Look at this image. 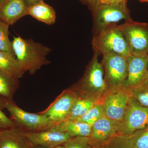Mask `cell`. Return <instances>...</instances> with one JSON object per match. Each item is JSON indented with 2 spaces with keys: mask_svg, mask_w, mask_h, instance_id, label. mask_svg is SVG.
I'll return each mask as SVG.
<instances>
[{
  "mask_svg": "<svg viewBox=\"0 0 148 148\" xmlns=\"http://www.w3.org/2000/svg\"><path fill=\"white\" fill-rule=\"evenodd\" d=\"M24 132L32 147L39 146L53 148L62 145L72 138L65 132L51 129L38 132Z\"/></svg>",
  "mask_w": 148,
  "mask_h": 148,
  "instance_id": "cell-12",
  "label": "cell"
},
{
  "mask_svg": "<svg viewBox=\"0 0 148 148\" xmlns=\"http://www.w3.org/2000/svg\"><path fill=\"white\" fill-rule=\"evenodd\" d=\"M142 3L147 2L148 0H139Z\"/></svg>",
  "mask_w": 148,
  "mask_h": 148,
  "instance_id": "cell-32",
  "label": "cell"
},
{
  "mask_svg": "<svg viewBox=\"0 0 148 148\" xmlns=\"http://www.w3.org/2000/svg\"><path fill=\"white\" fill-rule=\"evenodd\" d=\"M65 148H93L94 144L89 137H75L63 144Z\"/></svg>",
  "mask_w": 148,
  "mask_h": 148,
  "instance_id": "cell-26",
  "label": "cell"
},
{
  "mask_svg": "<svg viewBox=\"0 0 148 148\" xmlns=\"http://www.w3.org/2000/svg\"><path fill=\"white\" fill-rule=\"evenodd\" d=\"M148 54L127 57V77L123 88L129 90L148 81Z\"/></svg>",
  "mask_w": 148,
  "mask_h": 148,
  "instance_id": "cell-11",
  "label": "cell"
},
{
  "mask_svg": "<svg viewBox=\"0 0 148 148\" xmlns=\"http://www.w3.org/2000/svg\"><path fill=\"white\" fill-rule=\"evenodd\" d=\"M93 148H133L130 135H117L94 144Z\"/></svg>",
  "mask_w": 148,
  "mask_h": 148,
  "instance_id": "cell-20",
  "label": "cell"
},
{
  "mask_svg": "<svg viewBox=\"0 0 148 148\" xmlns=\"http://www.w3.org/2000/svg\"><path fill=\"white\" fill-rule=\"evenodd\" d=\"M4 1V0H0V3Z\"/></svg>",
  "mask_w": 148,
  "mask_h": 148,
  "instance_id": "cell-34",
  "label": "cell"
},
{
  "mask_svg": "<svg viewBox=\"0 0 148 148\" xmlns=\"http://www.w3.org/2000/svg\"><path fill=\"white\" fill-rule=\"evenodd\" d=\"M98 103L92 100L78 98L72 107L66 120H76L84 115L91 108Z\"/></svg>",
  "mask_w": 148,
  "mask_h": 148,
  "instance_id": "cell-21",
  "label": "cell"
},
{
  "mask_svg": "<svg viewBox=\"0 0 148 148\" xmlns=\"http://www.w3.org/2000/svg\"><path fill=\"white\" fill-rule=\"evenodd\" d=\"M12 44L15 58L25 73L34 75L43 66L50 63L47 58L51 51L48 47L20 36L14 37Z\"/></svg>",
  "mask_w": 148,
  "mask_h": 148,
  "instance_id": "cell-2",
  "label": "cell"
},
{
  "mask_svg": "<svg viewBox=\"0 0 148 148\" xmlns=\"http://www.w3.org/2000/svg\"><path fill=\"white\" fill-rule=\"evenodd\" d=\"M42 0H24V2L28 7L36 3L39 2Z\"/></svg>",
  "mask_w": 148,
  "mask_h": 148,
  "instance_id": "cell-28",
  "label": "cell"
},
{
  "mask_svg": "<svg viewBox=\"0 0 148 148\" xmlns=\"http://www.w3.org/2000/svg\"><path fill=\"white\" fill-rule=\"evenodd\" d=\"M128 91L131 97L142 106L148 108V81Z\"/></svg>",
  "mask_w": 148,
  "mask_h": 148,
  "instance_id": "cell-23",
  "label": "cell"
},
{
  "mask_svg": "<svg viewBox=\"0 0 148 148\" xmlns=\"http://www.w3.org/2000/svg\"><path fill=\"white\" fill-rule=\"evenodd\" d=\"M132 55L148 54V23L132 19L119 25Z\"/></svg>",
  "mask_w": 148,
  "mask_h": 148,
  "instance_id": "cell-7",
  "label": "cell"
},
{
  "mask_svg": "<svg viewBox=\"0 0 148 148\" xmlns=\"http://www.w3.org/2000/svg\"><path fill=\"white\" fill-rule=\"evenodd\" d=\"M6 109L11 119L24 131L38 132L50 130L54 124L45 115L30 113L16 106L12 100L0 97V108Z\"/></svg>",
  "mask_w": 148,
  "mask_h": 148,
  "instance_id": "cell-4",
  "label": "cell"
},
{
  "mask_svg": "<svg viewBox=\"0 0 148 148\" xmlns=\"http://www.w3.org/2000/svg\"><path fill=\"white\" fill-rule=\"evenodd\" d=\"M27 9L24 0H4L0 3V20L13 25L27 15Z\"/></svg>",
  "mask_w": 148,
  "mask_h": 148,
  "instance_id": "cell-13",
  "label": "cell"
},
{
  "mask_svg": "<svg viewBox=\"0 0 148 148\" xmlns=\"http://www.w3.org/2000/svg\"><path fill=\"white\" fill-rule=\"evenodd\" d=\"M19 85L18 79L12 77L0 70V97L12 100Z\"/></svg>",
  "mask_w": 148,
  "mask_h": 148,
  "instance_id": "cell-19",
  "label": "cell"
},
{
  "mask_svg": "<svg viewBox=\"0 0 148 148\" xmlns=\"http://www.w3.org/2000/svg\"><path fill=\"white\" fill-rule=\"evenodd\" d=\"M53 148H65V147H64V146L63 145H62L57 146V147Z\"/></svg>",
  "mask_w": 148,
  "mask_h": 148,
  "instance_id": "cell-31",
  "label": "cell"
},
{
  "mask_svg": "<svg viewBox=\"0 0 148 148\" xmlns=\"http://www.w3.org/2000/svg\"><path fill=\"white\" fill-rule=\"evenodd\" d=\"M82 1L84 2L85 3H87L90 5V6H91V5H93L94 4L98 2V1H100V0H82Z\"/></svg>",
  "mask_w": 148,
  "mask_h": 148,
  "instance_id": "cell-30",
  "label": "cell"
},
{
  "mask_svg": "<svg viewBox=\"0 0 148 148\" xmlns=\"http://www.w3.org/2000/svg\"><path fill=\"white\" fill-rule=\"evenodd\" d=\"M50 129L67 133L71 137H90L91 126L76 120H66L54 125Z\"/></svg>",
  "mask_w": 148,
  "mask_h": 148,
  "instance_id": "cell-16",
  "label": "cell"
},
{
  "mask_svg": "<svg viewBox=\"0 0 148 148\" xmlns=\"http://www.w3.org/2000/svg\"><path fill=\"white\" fill-rule=\"evenodd\" d=\"M28 15L47 25L54 24L56 20L54 9L46 3L43 0L28 7Z\"/></svg>",
  "mask_w": 148,
  "mask_h": 148,
  "instance_id": "cell-17",
  "label": "cell"
},
{
  "mask_svg": "<svg viewBox=\"0 0 148 148\" xmlns=\"http://www.w3.org/2000/svg\"><path fill=\"white\" fill-rule=\"evenodd\" d=\"M90 7L93 14L94 35L111 24H116L123 19L126 21L132 19L126 1L106 4L99 1Z\"/></svg>",
  "mask_w": 148,
  "mask_h": 148,
  "instance_id": "cell-5",
  "label": "cell"
},
{
  "mask_svg": "<svg viewBox=\"0 0 148 148\" xmlns=\"http://www.w3.org/2000/svg\"><path fill=\"white\" fill-rule=\"evenodd\" d=\"M9 25L0 20V51L14 55L12 42L9 38Z\"/></svg>",
  "mask_w": 148,
  "mask_h": 148,
  "instance_id": "cell-24",
  "label": "cell"
},
{
  "mask_svg": "<svg viewBox=\"0 0 148 148\" xmlns=\"http://www.w3.org/2000/svg\"><path fill=\"white\" fill-rule=\"evenodd\" d=\"M16 126V124L11 119L6 116L0 108V132Z\"/></svg>",
  "mask_w": 148,
  "mask_h": 148,
  "instance_id": "cell-27",
  "label": "cell"
},
{
  "mask_svg": "<svg viewBox=\"0 0 148 148\" xmlns=\"http://www.w3.org/2000/svg\"><path fill=\"white\" fill-rule=\"evenodd\" d=\"M78 97L69 88L65 89L50 106L38 113L47 117L54 125L66 121L73 106Z\"/></svg>",
  "mask_w": 148,
  "mask_h": 148,
  "instance_id": "cell-9",
  "label": "cell"
},
{
  "mask_svg": "<svg viewBox=\"0 0 148 148\" xmlns=\"http://www.w3.org/2000/svg\"><path fill=\"white\" fill-rule=\"evenodd\" d=\"M104 116V110L103 105L102 103H98L76 121L84 123L91 126L94 123Z\"/></svg>",
  "mask_w": 148,
  "mask_h": 148,
  "instance_id": "cell-22",
  "label": "cell"
},
{
  "mask_svg": "<svg viewBox=\"0 0 148 148\" xmlns=\"http://www.w3.org/2000/svg\"><path fill=\"white\" fill-rule=\"evenodd\" d=\"M148 125V108L130 97L123 118L119 123V135H131Z\"/></svg>",
  "mask_w": 148,
  "mask_h": 148,
  "instance_id": "cell-8",
  "label": "cell"
},
{
  "mask_svg": "<svg viewBox=\"0 0 148 148\" xmlns=\"http://www.w3.org/2000/svg\"><path fill=\"white\" fill-rule=\"evenodd\" d=\"M130 97L129 91L123 88L109 91L102 103L104 116L114 121H121Z\"/></svg>",
  "mask_w": 148,
  "mask_h": 148,
  "instance_id": "cell-10",
  "label": "cell"
},
{
  "mask_svg": "<svg viewBox=\"0 0 148 148\" xmlns=\"http://www.w3.org/2000/svg\"></svg>",
  "mask_w": 148,
  "mask_h": 148,
  "instance_id": "cell-35",
  "label": "cell"
},
{
  "mask_svg": "<svg viewBox=\"0 0 148 148\" xmlns=\"http://www.w3.org/2000/svg\"><path fill=\"white\" fill-rule=\"evenodd\" d=\"M130 136L133 148H148V125Z\"/></svg>",
  "mask_w": 148,
  "mask_h": 148,
  "instance_id": "cell-25",
  "label": "cell"
},
{
  "mask_svg": "<svg viewBox=\"0 0 148 148\" xmlns=\"http://www.w3.org/2000/svg\"><path fill=\"white\" fill-rule=\"evenodd\" d=\"M126 0H100V3H109L125 1Z\"/></svg>",
  "mask_w": 148,
  "mask_h": 148,
  "instance_id": "cell-29",
  "label": "cell"
},
{
  "mask_svg": "<svg viewBox=\"0 0 148 148\" xmlns=\"http://www.w3.org/2000/svg\"><path fill=\"white\" fill-rule=\"evenodd\" d=\"M101 62L104 73V80L109 91L123 88L127 74V57L108 53L103 55Z\"/></svg>",
  "mask_w": 148,
  "mask_h": 148,
  "instance_id": "cell-6",
  "label": "cell"
},
{
  "mask_svg": "<svg viewBox=\"0 0 148 148\" xmlns=\"http://www.w3.org/2000/svg\"><path fill=\"white\" fill-rule=\"evenodd\" d=\"M94 53L98 55L116 53L128 57L132 55L118 25L112 24L94 35L92 40Z\"/></svg>",
  "mask_w": 148,
  "mask_h": 148,
  "instance_id": "cell-3",
  "label": "cell"
},
{
  "mask_svg": "<svg viewBox=\"0 0 148 148\" xmlns=\"http://www.w3.org/2000/svg\"><path fill=\"white\" fill-rule=\"evenodd\" d=\"M119 123L104 116L94 123L91 126L90 138L93 144L101 142L114 135H119Z\"/></svg>",
  "mask_w": 148,
  "mask_h": 148,
  "instance_id": "cell-14",
  "label": "cell"
},
{
  "mask_svg": "<svg viewBox=\"0 0 148 148\" xmlns=\"http://www.w3.org/2000/svg\"><path fill=\"white\" fill-rule=\"evenodd\" d=\"M0 148H33L24 134L18 126L0 132Z\"/></svg>",
  "mask_w": 148,
  "mask_h": 148,
  "instance_id": "cell-15",
  "label": "cell"
},
{
  "mask_svg": "<svg viewBox=\"0 0 148 148\" xmlns=\"http://www.w3.org/2000/svg\"><path fill=\"white\" fill-rule=\"evenodd\" d=\"M98 54L94 53L82 77L69 88L78 98L102 103L109 90L104 80V71Z\"/></svg>",
  "mask_w": 148,
  "mask_h": 148,
  "instance_id": "cell-1",
  "label": "cell"
},
{
  "mask_svg": "<svg viewBox=\"0 0 148 148\" xmlns=\"http://www.w3.org/2000/svg\"><path fill=\"white\" fill-rule=\"evenodd\" d=\"M33 148H46L43 147H39V146H37V147H33Z\"/></svg>",
  "mask_w": 148,
  "mask_h": 148,
  "instance_id": "cell-33",
  "label": "cell"
},
{
  "mask_svg": "<svg viewBox=\"0 0 148 148\" xmlns=\"http://www.w3.org/2000/svg\"><path fill=\"white\" fill-rule=\"evenodd\" d=\"M0 70L18 79L25 73L17 62L15 56L2 51H0Z\"/></svg>",
  "mask_w": 148,
  "mask_h": 148,
  "instance_id": "cell-18",
  "label": "cell"
}]
</instances>
